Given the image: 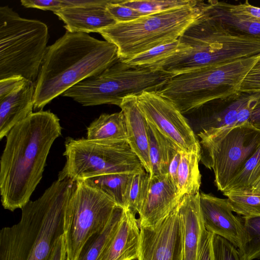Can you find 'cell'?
Segmentation results:
<instances>
[{
  "mask_svg": "<svg viewBox=\"0 0 260 260\" xmlns=\"http://www.w3.org/2000/svg\"><path fill=\"white\" fill-rule=\"evenodd\" d=\"M180 200L168 174L149 175L147 196L138 214L140 228L158 224L176 208Z\"/></svg>",
  "mask_w": 260,
  "mask_h": 260,
  "instance_id": "obj_17",
  "label": "cell"
},
{
  "mask_svg": "<svg viewBox=\"0 0 260 260\" xmlns=\"http://www.w3.org/2000/svg\"><path fill=\"white\" fill-rule=\"evenodd\" d=\"M21 4L26 8L49 10L54 13L66 8L65 0H21Z\"/></svg>",
  "mask_w": 260,
  "mask_h": 260,
  "instance_id": "obj_37",
  "label": "cell"
},
{
  "mask_svg": "<svg viewBox=\"0 0 260 260\" xmlns=\"http://www.w3.org/2000/svg\"><path fill=\"white\" fill-rule=\"evenodd\" d=\"M119 208L101 190L82 180L74 181L64 217L63 234L69 260H77L86 241L106 227Z\"/></svg>",
  "mask_w": 260,
  "mask_h": 260,
  "instance_id": "obj_11",
  "label": "cell"
},
{
  "mask_svg": "<svg viewBox=\"0 0 260 260\" xmlns=\"http://www.w3.org/2000/svg\"><path fill=\"white\" fill-rule=\"evenodd\" d=\"M122 211L123 209L119 208L106 227L86 241L77 260L101 259L118 228Z\"/></svg>",
  "mask_w": 260,
  "mask_h": 260,
  "instance_id": "obj_27",
  "label": "cell"
},
{
  "mask_svg": "<svg viewBox=\"0 0 260 260\" xmlns=\"http://www.w3.org/2000/svg\"><path fill=\"white\" fill-rule=\"evenodd\" d=\"M26 80L20 76H13L0 80V99L10 94Z\"/></svg>",
  "mask_w": 260,
  "mask_h": 260,
  "instance_id": "obj_40",
  "label": "cell"
},
{
  "mask_svg": "<svg viewBox=\"0 0 260 260\" xmlns=\"http://www.w3.org/2000/svg\"><path fill=\"white\" fill-rule=\"evenodd\" d=\"M206 2L118 22L99 32L115 45L119 59L125 60L155 47L175 41L203 12Z\"/></svg>",
  "mask_w": 260,
  "mask_h": 260,
  "instance_id": "obj_6",
  "label": "cell"
},
{
  "mask_svg": "<svg viewBox=\"0 0 260 260\" xmlns=\"http://www.w3.org/2000/svg\"><path fill=\"white\" fill-rule=\"evenodd\" d=\"M59 119L50 111L33 112L6 136L1 158L0 192L3 207L22 209L40 182L54 141L61 135Z\"/></svg>",
  "mask_w": 260,
  "mask_h": 260,
  "instance_id": "obj_1",
  "label": "cell"
},
{
  "mask_svg": "<svg viewBox=\"0 0 260 260\" xmlns=\"http://www.w3.org/2000/svg\"><path fill=\"white\" fill-rule=\"evenodd\" d=\"M148 130L149 155L151 167V174L149 175L168 174L170 159L174 153L180 148L148 123Z\"/></svg>",
  "mask_w": 260,
  "mask_h": 260,
  "instance_id": "obj_24",
  "label": "cell"
},
{
  "mask_svg": "<svg viewBox=\"0 0 260 260\" xmlns=\"http://www.w3.org/2000/svg\"><path fill=\"white\" fill-rule=\"evenodd\" d=\"M138 106L149 124L181 150L200 154L198 137L187 119L170 100L156 91L137 96Z\"/></svg>",
  "mask_w": 260,
  "mask_h": 260,
  "instance_id": "obj_12",
  "label": "cell"
},
{
  "mask_svg": "<svg viewBox=\"0 0 260 260\" xmlns=\"http://www.w3.org/2000/svg\"><path fill=\"white\" fill-rule=\"evenodd\" d=\"M67 260H69V258H68V259Z\"/></svg>",
  "mask_w": 260,
  "mask_h": 260,
  "instance_id": "obj_44",
  "label": "cell"
},
{
  "mask_svg": "<svg viewBox=\"0 0 260 260\" xmlns=\"http://www.w3.org/2000/svg\"><path fill=\"white\" fill-rule=\"evenodd\" d=\"M226 4L232 12L260 22V7L251 5L247 1L237 5Z\"/></svg>",
  "mask_w": 260,
  "mask_h": 260,
  "instance_id": "obj_38",
  "label": "cell"
},
{
  "mask_svg": "<svg viewBox=\"0 0 260 260\" xmlns=\"http://www.w3.org/2000/svg\"><path fill=\"white\" fill-rule=\"evenodd\" d=\"M36 84L26 80L10 94L0 99V139L33 112Z\"/></svg>",
  "mask_w": 260,
  "mask_h": 260,
  "instance_id": "obj_20",
  "label": "cell"
},
{
  "mask_svg": "<svg viewBox=\"0 0 260 260\" xmlns=\"http://www.w3.org/2000/svg\"><path fill=\"white\" fill-rule=\"evenodd\" d=\"M49 39L47 26L0 7V80L20 76L36 81Z\"/></svg>",
  "mask_w": 260,
  "mask_h": 260,
  "instance_id": "obj_7",
  "label": "cell"
},
{
  "mask_svg": "<svg viewBox=\"0 0 260 260\" xmlns=\"http://www.w3.org/2000/svg\"><path fill=\"white\" fill-rule=\"evenodd\" d=\"M181 149L176 151L172 156L168 166V174L176 187L177 173L179 165Z\"/></svg>",
  "mask_w": 260,
  "mask_h": 260,
  "instance_id": "obj_42",
  "label": "cell"
},
{
  "mask_svg": "<svg viewBox=\"0 0 260 260\" xmlns=\"http://www.w3.org/2000/svg\"><path fill=\"white\" fill-rule=\"evenodd\" d=\"M200 157L197 152L181 151L176 179V188L181 199L185 195L199 193L201 183Z\"/></svg>",
  "mask_w": 260,
  "mask_h": 260,
  "instance_id": "obj_25",
  "label": "cell"
},
{
  "mask_svg": "<svg viewBox=\"0 0 260 260\" xmlns=\"http://www.w3.org/2000/svg\"><path fill=\"white\" fill-rule=\"evenodd\" d=\"M214 234L204 231L200 246L198 260H214L212 240Z\"/></svg>",
  "mask_w": 260,
  "mask_h": 260,
  "instance_id": "obj_39",
  "label": "cell"
},
{
  "mask_svg": "<svg viewBox=\"0 0 260 260\" xmlns=\"http://www.w3.org/2000/svg\"><path fill=\"white\" fill-rule=\"evenodd\" d=\"M179 40L187 50L151 66L174 76L260 54V38L230 30L204 10Z\"/></svg>",
  "mask_w": 260,
  "mask_h": 260,
  "instance_id": "obj_4",
  "label": "cell"
},
{
  "mask_svg": "<svg viewBox=\"0 0 260 260\" xmlns=\"http://www.w3.org/2000/svg\"><path fill=\"white\" fill-rule=\"evenodd\" d=\"M239 92H260V58L245 76L240 84Z\"/></svg>",
  "mask_w": 260,
  "mask_h": 260,
  "instance_id": "obj_36",
  "label": "cell"
},
{
  "mask_svg": "<svg viewBox=\"0 0 260 260\" xmlns=\"http://www.w3.org/2000/svg\"><path fill=\"white\" fill-rule=\"evenodd\" d=\"M245 242L239 249L242 260L260 258V215L242 216Z\"/></svg>",
  "mask_w": 260,
  "mask_h": 260,
  "instance_id": "obj_31",
  "label": "cell"
},
{
  "mask_svg": "<svg viewBox=\"0 0 260 260\" xmlns=\"http://www.w3.org/2000/svg\"><path fill=\"white\" fill-rule=\"evenodd\" d=\"M258 188H260V145L225 191Z\"/></svg>",
  "mask_w": 260,
  "mask_h": 260,
  "instance_id": "obj_30",
  "label": "cell"
},
{
  "mask_svg": "<svg viewBox=\"0 0 260 260\" xmlns=\"http://www.w3.org/2000/svg\"><path fill=\"white\" fill-rule=\"evenodd\" d=\"M140 228L136 213L123 209L118 228L100 260L137 259Z\"/></svg>",
  "mask_w": 260,
  "mask_h": 260,
  "instance_id": "obj_21",
  "label": "cell"
},
{
  "mask_svg": "<svg viewBox=\"0 0 260 260\" xmlns=\"http://www.w3.org/2000/svg\"><path fill=\"white\" fill-rule=\"evenodd\" d=\"M222 193L233 212L243 217L260 215V189L226 190Z\"/></svg>",
  "mask_w": 260,
  "mask_h": 260,
  "instance_id": "obj_28",
  "label": "cell"
},
{
  "mask_svg": "<svg viewBox=\"0 0 260 260\" xmlns=\"http://www.w3.org/2000/svg\"><path fill=\"white\" fill-rule=\"evenodd\" d=\"M212 245L214 260H242L238 249L224 238L214 234Z\"/></svg>",
  "mask_w": 260,
  "mask_h": 260,
  "instance_id": "obj_34",
  "label": "cell"
},
{
  "mask_svg": "<svg viewBox=\"0 0 260 260\" xmlns=\"http://www.w3.org/2000/svg\"><path fill=\"white\" fill-rule=\"evenodd\" d=\"M248 123L260 130V92L256 103L251 109Z\"/></svg>",
  "mask_w": 260,
  "mask_h": 260,
  "instance_id": "obj_43",
  "label": "cell"
},
{
  "mask_svg": "<svg viewBox=\"0 0 260 260\" xmlns=\"http://www.w3.org/2000/svg\"><path fill=\"white\" fill-rule=\"evenodd\" d=\"M252 94L239 92L228 98L214 100L184 116L196 136L203 132L238 126L248 122L250 111L247 104Z\"/></svg>",
  "mask_w": 260,
  "mask_h": 260,
  "instance_id": "obj_13",
  "label": "cell"
},
{
  "mask_svg": "<svg viewBox=\"0 0 260 260\" xmlns=\"http://www.w3.org/2000/svg\"><path fill=\"white\" fill-rule=\"evenodd\" d=\"M67 246L64 234L55 242L48 260H67Z\"/></svg>",
  "mask_w": 260,
  "mask_h": 260,
  "instance_id": "obj_41",
  "label": "cell"
},
{
  "mask_svg": "<svg viewBox=\"0 0 260 260\" xmlns=\"http://www.w3.org/2000/svg\"><path fill=\"white\" fill-rule=\"evenodd\" d=\"M149 181V174L145 170L134 174L128 191L127 208L139 214L146 199Z\"/></svg>",
  "mask_w": 260,
  "mask_h": 260,
  "instance_id": "obj_33",
  "label": "cell"
},
{
  "mask_svg": "<svg viewBox=\"0 0 260 260\" xmlns=\"http://www.w3.org/2000/svg\"><path fill=\"white\" fill-rule=\"evenodd\" d=\"M198 2L197 0H122L121 4L146 15L196 5Z\"/></svg>",
  "mask_w": 260,
  "mask_h": 260,
  "instance_id": "obj_32",
  "label": "cell"
},
{
  "mask_svg": "<svg viewBox=\"0 0 260 260\" xmlns=\"http://www.w3.org/2000/svg\"><path fill=\"white\" fill-rule=\"evenodd\" d=\"M182 229L183 260H198L205 230L200 204V192L182 197L177 206Z\"/></svg>",
  "mask_w": 260,
  "mask_h": 260,
  "instance_id": "obj_18",
  "label": "cell"
},
{
  "mask_svg": "<svg viewBox=\"0 0 260 260\" xmlns=\"http://www.w3.org/2000/svg\"><path fill=\"white\" fill-rule=\"evenodd\" d=\"M260 54L172 76L157 91L185 114L208 102L237 94Z\"/></svg>",
  "mask_w": 260,
  "mask_h": 260,
  "instance_id": "obj_5",
  "label": "cell"
},
{
  "mask_svg": "<svg viewBox=\"0 0 260 260\" xmlns=\"http://www.w3.org/2000/svg\"><path fill=\"white\" fill-rule=\"evenodd\" d=\"M118 59L113 44L88 34L66 31L47 48L36 81L34 109L42 110L54 99Z\"/></svg>",
  "mask_w": 260,
  "mask_h": 260,
  "instance_id": "obj_2",
  "label": "cell"
},
{
  "mask_svg": "<svg viewBox=\"0 0 260 260\" xmlns=\"http://www.w3.org/2000/svg\"><path fill=\"white\" fill-rule=\"evenodd\" d=\"M133 174H109L82 181L87 185L101 190L111 198L119 207L125 209L127 208V197Z\"/></svg>",
  "mask_w": 260,
  "mask_h": 260,
  "instance_id": "obj_26",
  "label": "cell"
},
{
  "mask_svg": "<svg viewBox=\"0 0 260 260\" xmlns=\"http://www.w3.org/2000/svg\"><path fill=\"white\" fill-rule=\"evenodd\" d=\"M200 204L206 229L240 249L245 242L243 219L233 214L228 199L201 192Z\"/></svg>",
  "mask_w": 260,
  "mask_h": 260,
  "instance_id": "obj_15",
  "label": "cell"
},
{
  "mask_svg": "<svg viewBox=\"0 0 260 260\" xmlns=\"http://www.w3.org/2000/svg\"><path fill=\"white\" fill-rule=\"evenodd\" d=\"M204 12L232 31L260 38V22L232 12L225 2L208 1Z\"/></svg>",
  "mask_w": 260,
  "mask_h": 260,
  "instance_id": "obj_23",
  "label": "cell"
},
{
  "mask_svg": "<svg viewBox=\"0 0 260 260\" xmlns=\"http://www.w3.org/2000/svg\"><path fill=\"white\" fill-rule=\"evenodd\" d=\"M119 107L124 117L127 142L140 160L145 171L150 175L148 122L138 106L137 96L125 98Z\"/></svg>",
  "mask_w": 260,
  "mask_h": 260,
  "instance_id": "obj_19",
  "label": "cell"
},
{
  "mask_svg": "<svg viewBox=\"0 0 260 260\" xmlns=\"http://www.w3.org/2000/svg\"><path fill=\"white\" fill-rule=\"evenodd\" d=\"M66 162L58 179L73 181L114 173L133 174L145 170L127 141L106 143L86 138H66Z\"/></svg>",
  "mask_w": 260,
  "mask_h": 260,
  "instance_id": "obj_10",
  "label": "cell"
},
{
  "mask_svg": "<svg viewBox=\"0 0 260 260\" xmlns=\"http://www.w3.org/2000/svg\"><path fill=\"white\" fill-rule=\"evenodd\" d=\"M74 182L57 179L37 200L22 207L17 223L2 229L0 260H48L64 233V212Z\"/></svg>",
  "mask_w": 260,
  "mask_h": 260,
  "instance_id": "obj_3",
  "label": "cell"
},
{
  "mask_svg": "<svg viewBox=\"0 0 260 260\" xmlns=\"http://www.w3.org/2000/svg\"><path fill=\"white\" fill-rule=\"evenodd\" d=\"M86 139L106 143L127 141L123 112L102 114L87 127Z\"/></svg>",
  "mask_w": 260,
  "mask_h": 260,
  "instance_id": "obj_22",
  "label": "cell"
},
{
  "mask_svg": "<svg viewBox=\"0 0 260 260\" xmlns=\"http://www.w3.org/2000/svg\"><path fill=\"white\" fill-rule=\"evenodd\" d=\"M122 1L113 0L106 8L109 15L117 23L131 21L144 16L134 9L123 5Z\"/></svg>",
  "mask_w": 260,
  "mask_h": 260,
  "instance_id": "obj_35",
  "label": "cell"
},
{
  "mask_svg": "<svg viewBox=\"0 0 260 260\" xmlns=\"http://www.w3.org/2000/svg\"><path fill=\"white\" fill-rule=\"evenodd\" d=\"M172 76L152 66H132L119 59L99 74L75 85L61 95L83 106L111 104L120 106L129 96L157 91Z\"/></svg>",
  "mask_w": 260,
  "mask_h": 260,
  "instance_id": "obj_8",
  "label": "cell"
},
{
  "mask_svg": "<svg viewBox=\"0 0 260 260\" xmlns=\"http://www.w3.org/2000/svg\"><path fill=\"white\" fill-rule=\"evenodd\" d=\"M113 0H71L72 6L54 13L71 32H97L117 22L107 11Z\"/></svg>",
  "mask_w": 260,
  "mask_h": 260,
  "instance_id": "obj_16",
  "label": "cell"
},
{
  "mask_svg": "<svg viewBox=\"0 0 260 260\" xmlns=\"http://www.w3.org/2000/svg\"><path fill=\"white\" fill-rule=\"evenodd\" d=\"M188 47L179 40L155 47L131 58L122 60L132 66L148 67L154 65L177 53L187 50Z\"/></svg>",
  "mask_w": 260,
  "mask_h": 260,
  "instance_id": "obj_29",
  "label": "cell"
},
{
  "mask_svg": "<svg viewBox=\"0 0 260 260\" xmlns=\"http://www.w3.org/2000/svg\"><path fill=\"white\" fill-rule=\"evenodd\" d=\"M140 228L137 260H183L182 229L177 207L158 224Z\"/></svg>",
  "mask_w": 260,
  "mask_h": 260,
  "instance_id": "obj_14",
  "label": "cell"
},
{
  "mask_svg": "<svg viewBox=\"0 0 260 260\" xmlns=\"http://www.w3.org/2000/svg\"><path fill=\"white\" fill-rule=\"evenodd\" d=\"M200 161L212 170L214 183L223 192L260 145V130L248 122L197 135Z\"/></svg>",
  "mask_w": 260,
  "mask_h": 260,
  "instance_id": "obj_9",
  "label": "cell"
}]
</instances>
